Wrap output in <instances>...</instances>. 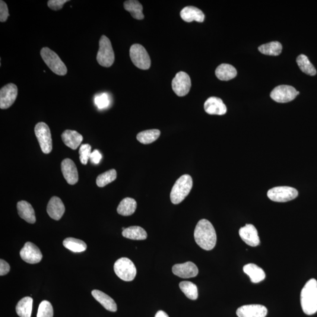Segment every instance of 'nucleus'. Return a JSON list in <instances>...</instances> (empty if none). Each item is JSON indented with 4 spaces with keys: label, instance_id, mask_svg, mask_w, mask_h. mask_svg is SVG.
Returning <instances> with one entry per match:
<instances>
[{
    "label": "nucleus",
    "instance_id": "f257e3e1",
    "mask_svg": "<svg viewBox=\"0 0 317 317\" xmlns=\"http://www.w3.org/2000/svg\"><path fill=\"white\" fill-rule=\"evenodd\" d=\"M194 237L198 246L208 251L214 249L216 244L217 236L214 228L211 222L206 219H202L198 222L195 228Z\"/></svg>",
    "mask_w": 317,
    "mask_h": 317
},
{
    "label": "nucleus",
    "instance_id": "f03ea898",
    "mask_svg": "<svg viewBox=\"0 0 317 317\" xmlns=\"http://www.w3.org/2000/svg\"><path fill=\"white\" fill-rule=\"evenodd\" d=\"M301 304L307 315H313L317 312V281L311 279L304 285L301 292Z\"/></svg>",
    "mask_w": 317,
    "mask_h": 317
},
{
    "label": "nucleus",
    "instance_id": "7ed1b4c3",
    "mask_svg": "<svg viewBox=\"0 0 317 317\" xmlns=\"http://www.w3.org/2000/svg\"><path fill=\"white\" fill-rule=\"evenodd\" d=\"M193 186L192 177L184 174L176 180L170 193V200L174 205L179 204L188 196Z\"/></svg>",
    "mask_w": 317,
    "mask_h": 317
},
{
    "label": "nucleus",
    "instance_id": "20e7f679",
    "mask_svg": "<svg viewBox=\"0 0 317 317\" xmlns=\"http://www.w3.org/2000/svg\"><path fill=\"white\" fill-rule=\"evenodd\" d=\"M41 56L49 68L55 74L65 75L67 73V68L56 53L47 47L41 50Z\"/></svg>",
    "mask_w": 317,
    "mask_h": 317
},
{
    "label": "nucleus",
    "instance_id": "39448f33",
    "mask_svg": "<svg viewBox=\"0 0 317 317\" xmlns=\"http://www.w3.org/2000/svg\"><path fill=\"white\" fill-rule=\"evenodd\" d=\"M97 59L99 64L104 67L108 68L115 61V54L110 41L106 36L101 37L100 40V49L97 53Z\"/></svg>",
    "mask_w": 317,
    "mask_h": 317
},
{
    "label": "nucleus",
    "instance_id": "423d86ee",
    "mask_svg": "<svg viewBox=\"0 0 317 317\" xmlns=\"http://www.w3.org/2000/svg\"><path fill=\"white\" fill-rule=\"evenodd\" d=\"M114 271L119 278L125 281L134 280L136 275L135 265L131 260L120 258L114 264Z\"/></svg>",
    "mask_w": 317,
    "mask_h": 317
},
{
    "label": "nucleus",
    "instance_id": "0eeeda50",
    "mask_svg": "<svg viewBox=\"0 0 317 317\" xmlns=\"http://www.w3.org/2000/svg\"><path fill=\"white\" fill-rule=\"evenodd\" d=\"M133 63L139 69L147 70L151 67V61L147 50L141 44L132 45L129 51Z\"/></svg>",
    "mask_w": 317,
    "mask_h": 317
},
{
    "label": "nucleus",
    "instance_id": "6e6552de",
    "mask_svg": "<svg viewBox=\"0 0 317 317\" xmlns=\"http://www.w3.org/2000/svg\"><path fill=\"white\" fill-rule=\"evenodd\" d=\"M34 132L43 153H51L53 150V141L49 126L44 122L38 123L35 127Z\"/></svg>",
    "mask_w": 317,
    "mask_h": 317
},
{
    "label": "nucleus",
    "instance_id": "1a4fd4ad",
    "mask_svg": "<svg viewBox=\"0 0 317 317\" xmlns=\"http://www.w3.org/2000/svg\"><path fill=\"white\" fill-rule=\"evenodd\" d=\"M299 192L296 189L289 186H278L269 189L268 198L275 202H287L296 199Z\"/></svg>",
    "mask_w": 317,
    "mask_h": 317
},
{
    "label": "nucleus",
    "instance_id": "9d476101",
    "mask_svg": "<svg viewBox=\"0 0 317 317\" xmlns=\"http://www.w3.org/2000/svg\"><path fill=\"white\" fill-rule=\"evenodd\" d=\"M294 87L289 85H280L271 91L270 97L272 100L278 103H287L293 101L299 95Z\"/></svg>",
    "mask_w": 317,
    "mask_h": 317
},
{
    "label": "nucleus",
    "instance_id": "9b49d317",
    "mask_svg": "<svg viewBox=\"0 0 317 317\" xmlns=\"http://www.w3.org/2000/svg\"><path fill=\"white\" fill-rule=\"evenodd\" d=\"M172 86L174 93L177 96L184 97L189 93L191 88V79L189 75L185 72L177 73L172 82Z\"/></svg>",
    "mask_w": 317,
    "mask_h": 317
},
{
    "label": "nucleus",
    "instance_id": "f8f14e48",
    "mask_svg": "<svg viewBox=\"0 0 317 317\" xmlns=\"http://www.w3.org/2000/svg\"><path fill=\"white\" fill-rule=\"evenodd\" d=\"M17 87L14 84H8L0 91V108L6 109L12 106L17 99Z\"/></svg>",
    "mask_w": 317,
    "mask_h": 317
},
{
    "label": "nucleus",
    "instance_id": "ddd939ff",
    "mask_svg": "<svg viewBox=\"0 0 317 317\" xmlns=\"http://www.w3.org/2000/svg\"><path fill=\"white\" fill-rule=\"evenodd\" d=\"M20 256L23 261L29 264H37L41 262L43 255L40 249L34 244L27 242L20 251Z\"/></svg>",
    "mask_w": 317,
    "mask_h": 317
},
{
    "label": "nucleus",
    "instance_id": "4468645a",
    "mask_svg": "<svg viewBox=\"0 0 317 317\" xmlns=\"http://www.w3.org/2000/svg\"><path fill=\"white\" fill-rule=\"evenodd\" d=\"M267 309L260 304H250L240 307L236 312L239 317H265L267 315Z\"/></svg>",
    "mask_w": 317,
    "mask_h": 317
},
{
    "label": "nucleus",
    "instance_id": "2eb2a0df",
    "mask_svg": "<svg viewBox=\"0 0 317 317\" xmlns=\"http://www.w3.org/2000/svg\"><path fill=\"white\" fill-rule=\"evenodd\" d=\"M239 235L244 242L251 247L258 246L261 242L258 230L255 226L251 224H247L245 226L241 227Z\"/></svg>",
    "mask_w": 317,
    "mask_h": 317
},
{
    "label": "nucleus",
    "instance_id": "dca6fc26",
    "mask_svg": "<svg viewBox=\"0 0 317 317\" xmlns=\"http://www.w3.org/2000/svg\"><path fill=\"white\" fill-rule=\"evenodd\" d=\"M172 271L174 275L182 278L195 277L199 273L197 266L191 262L174 265Z\"/></svg>",
    "mask_w": 317,
    "mask_h": 317
},
{
    "label": "nucleus",
    "instance_id": "f3484780",
    "mask_svg": "<svg viewBox=\"0 0 317 317\" xmlns=\"http://www.w3.org/2000/svg\"><path fill=\"white\" fill-rule=\"evenodd\" d=\"M61 170L63 177L69 185H74L78 182L77 168L70 158H66L62 161Z\"/></svg>",
    "mask_w": 317,
    "mask_h": 317
},
{
    "label": "nucleus",
    "instance_id": "a211bd4d",
    "mask_svg": "<svg viewBox=\"0 0 317 317\" xmlns=\"http://www.w3.org/2000/svg\"><path fill=\"white\" fill-rule=\"evenodd\" d=\"M204 108L210 115H223L227 112V107L220 98L212 97L206 100Z\"/></svg>",
    "mask_w": 317,
    "mask_h": 317
},
{
    "label": "nucleus",
    "instance_id": "6ab92c4d",
    "mask_svg": "<svg viewBox=\"0 0 317 317\" xmlns=\"http://www.w3.org/2000/svg\"><path fill=\"white\" fill-rule=\"evenodd\" d=\"M65 206L61 199L53 196L50 199L48 204L47 211L48 214L53 219L59 220L61 219L62 215L65 213Z\"/></svg>",
    "mask_w": 317,
    "mask_h": 317
},
{
    "label": "nucleus",
    "instance_id": "aec40b11",
    "mask_svg": "<svg viewBox=\"0 0 317 317\" xmlns=\"http://www.w3.org/2000/svg\"><path fill=\"white\" fill-rule=\"evenodd\" d=\"M180 16L184 21L188 23H191L193 21L202 23L205 18L204 12L201 9L193 6H188L184 8L180 12Z\"/></svg>",
    "mask_w": 317,
    "mask_h": 317
},
{
    "label": "nucleus",
    "instance_id": "412c9836",
    "mask_svg": "<svg viewBox=\"0 0 317 317\" xmlns=\"http://www.w3.org/2000/svg\"><path fill=\"white\" fill-rule=\"evenodd\" d=\"M62 140L66 146L73 150H76L83 141V136L72 130H66L61 135Z\"/></svg>",
    "mask_w": 317,
    "mask_h": 317
},
{
    "label": "nucleus",
    "instance_id": "4be33fe9",
    "mask_svg": "<svg viewBox=\"0 0 317 317\" xmlns=\"http://www.w3.org/2000/svg\"><path fill=\"white\" fill-rule=\"evenodd\" d=\"M18 213L20 217L28 223H36V217L33 206L29 203L22 201L17 204Z\"/></svg>",
    "mask_w": 317,
    "mask_h": 317
},
{
    "label": "nucleus",
    "instance_id": "5701e85b",
    "mask_svg": "<svg viewBox=\"0 0 317 317\" xmlns=\"http://www.w3.org/2000/svg\"><path fill=\"white\" fill-rule=\"evenodd\" d=\"M243 271L248 275L253 283H259L264 280L265 274L262 268L256 264L250 263L244 266Z\"/></svg>",
    "mask_w": 317,
    "mask_h": 317
},
{
    "label": "nucleus",
    "instance_id": "b1692460",
    "mask_svg": "<svg viewBox=\"0 0 317 317\" xmlns=\"http://www.w3.org/2000/svg\"><path fill=\"white\" fill-rule=\"evenodd\" d=\"M92 295L105 309L111 312H116L117 306L115 301L107 294L103 293V291L94 290L92 291Z\"/></svg>",
    "mask_w": 317,
    "mask_h": 317
},
{
    "label": "nucleus",
    "instance_id": "393cba45",
    "mask_svg": "<svg viewBox=\"0 0 317 317\" xmlns=\"http://www.w3.org/2000/svg\"><path fill=\"white\" fill-rule=\"evenodd\" d=\"M215 75L221 81H229L236 77L237 72L233 66L222 63L215 69Z\"/></svg>",
    "mask_w": 317,
    "mask_h": 317
},
{
    "label": "nucleus",
    "instance_id": "a878e982",
    "mask_svg": "<svg viewBox=\"0 0 317 317\" xmlns=\"http://www.w3.org/2000/svg\"><path fill=\"white\" fill-rule=\"evenodd\" d=\"M136 207H137V203L135 199L126 198L120 202L117 208V211L120 215L128 216L135 213Z\"/></svg>",
    "mask_w": 317,
    "mask_h": 317
},
{
    "label": "nucleus",
    "instance_id": "bb28decb",
    "mask_svg": "<svg viewBox=\"0 0 317 317\" xmlns=\"http://www.w3.org/2000/svg\"><path fill=\"white\" fill-rule=\"evenodd\" d=\"M122 236L131 240H144L147 239L148 234L141 227L131 226L123 230Z\"/></svg>",
    "mask_w": 317,
    "mask_h": 317
},
{
    "label": "nucleus",
    "instance_id": "cd10ccee",
    "mask_svg": "<svg viewBox=\"0 0 317 317\" xmlns=\"http://www.w3.org/2000/svg\"><path fill=\"white\" fill-rule=\"evenodd\" d=\"M33 300L30 297L21 299L16 306V312L20 317H31Z\"/></svg>",
    "mask_w": 317,
    "mask_h": 317
},
{
    "label": "nucleus",
    "instance_id": "c85d7f7f",
    "mask_svg": "<svg viewBox=\"0 0 317 317\" xmlns=\"http://www.w3.org/2000/svg\"><path fill=\"white\" fill-rule=\"evenodd\" d=\"M123 5H124V8L126 10L131 13L133 18L139 20L144 18V15L142 12V5L138 1L129 0V1H125Z\"/></svg>",
    "mask_w": 317,
    "mask_h": 317
},
{
    "label": "nucleus",
    "instance_id": "c756f323",
    "mask_svg": "<svg viewBox=\"0 0 317 317\" xmlns=\"http://www.w3.org/2000/svg\"><path fill=\"white\" fill-rule=\"evenodd\" d=\"M63 245L65 248L74 253H81L87 250V246L83 241L75 239V238H66L63 242Z\"/></svg>",
    "mask_w": 317,
    "mask_h": 317
},
{
    "label": "nucleus",
    "instance_id": "7c9ffc66",
    "mask_svg": "<svg viewBox=\"0 0 317 317\" xmlns=\"http://www.w3.org/2000/svg\"><path fill=\"white\" fill-rule=\"evenodd\" d=\"M160 132L158 129H150L139 133L136 138L143 144H150L159 137Z\"/></svg>",
    "mask_w": 317,
    "mask_h": 317
},
{
    "label": "nucleus",
    "instance_id": "2f4dec72",
    "mask_svg": "<svg viewBox=\"0 0 317 317\" xmlns=\"http://www.w3.org/2000/svg\"><path fill=\"white\" fill-rule=\"evenodd\" d=\"M282 45L278 41L263 44L259 47L260 52L264 55L277 56L282 52Z\"/></svg>",
    "mask_w": 317,
    "mask_h": 317
},
{
    "label": "nucleus",
    "instance_id": "473e14b6",
    "mask_svg": "<svg viewBox=\"0 0 317 317\" xmlns=\"http://www.w3.org/2000/svg\"><path fill=\"white\" fill-rule=\"evenodd\" d=\"M297 62L301 70L305 74L311 76L316 75L317 71L315 66L310 62L308 57L305 55L301 54L298 56Z\"/></svg>",
    "mask_w": 317,
    "mask_h": 317
},
{
    "label": "nucleus",
    "instance_id": "72a5a7b5",
    "mask_svg": "<svg viewBox=\"0 0 317 317\" xmlns=\"http://www.w3.org/2000/svg\"><path fill=\"white\" fill-rule=\"evenodd\" d=\"M179 287L188 299L192 300H197L198 290L196 284L190 281H182L179 284Z\"/></svg>",
    "mask_w": 317,
    "mask_h": 317
},
{
    "label": "nucleus",
    "instance_id": "f704fd0d",
    "mask_svg": "<svg viewBox=\"0 0 317 317\" xmlns=\"http://www.w3.org/2000/svg\"><path fill=\"white\" fill-rule=\"evenodd\" d=\"M116 171L115 169L106 171L98 176L96 180L97 185L100 188H104L113 182L116 179Z\"/></svg>",
    "mask_w": 317,
    "mask_h": 317
},
{
    "label": "nucleus",
    "instance_id": "c9c22d12",
    "mask_svg": "<svg viewBox=\"0 0 317 317\" xmlns=\"http://www.w3.org/2000/svg\"><path fill=\"white\" fill-rule=\"evenodd\" d=\"M53 311L52 304L44 300L41 302L38 310L37 317H53Z\"/></svg>",
    "mask_w": 317,
    "mask_h": 317
},
{
    "label": "nucleus",
    "instance_id": "e433bc0d",
    "mask_svg": "<svg viewBox=\"0 0 317 317\" xmlns=\"http://www.w3.org/2000/svg\"><path fill=\"white\" fill-rule=\"evenodd\" d=\"M79 160L82 164H87L89 159H90L91 147L89 144H84L81 146L79 151Z\"/></svg>",
    "mask_w": 317,
    "mask_h": 317
},
{
    "label": "nucleus",
    "instance_id": "4c0bfd02",
    "mask_svg": "<svg viewBox=\"0 0 317 317\" xmlns=\"http://www.w3.org/2000/svg\"><path fill=\"white\" fill-rule=\"evenodd\" d=\"M95 103L98 109H106L109 106L110 104L109 95L106 93H103L97 95L95 98Z\"/></svg>",
    "mask_w": 317,
    "mask_h": 317
},
{
    "label": "nucleus",
    "instance_id": "58836bf2",
    "mask_svg": "<svg viewBox=\"0 0 317 317\" xmlns=\"http://www.w3.org/2000/svg\"><path fill=\"white\" fill-rule=\"evenodd\" d=\"M68 0H50L48 1V6L53 10L58 11L62 8L63 5Z\"/></svg>",
    "mask_w": 317,
    "mask_h": 317
},
{
    "label": "nucleus",
    "instance_id": "ea45409f",
    "mask_svg": "<svg viewBox=\"0 0 317 317\" xmlns=\"http://www.w3.org/2000/svg\"><path fill=\"white\" fill-rule=\"evenodd\" d=\"M9 17L8 6L4 1H0V21L4 23Z\"/></svg>",
    "mask_w": 317,
    "mask_h": 317
},
{
    "label": "nucleus",
    "instance_id": "a19ab883",
    "mask_svg": "<svg viewBox=\"0 0 317 317\" xmlns=\"http://www.w3.org/2000/svg\"><path fill=\"white\" fill-rule=\"evenodd\" d=\"M9 270H10V266L8 263L4 260H0V275L2 276L8 274Z\"/></svg>",
    "mask_w": 317,
    "mask_h": 317
},
{
    "label": "nucleus",
    "instance_id": "79ce46f5",
    "mask_svg": "<svg viewBox=\"0 0 317 317\" xmlns=\"http://www.w3.org/2000/svg\"><path fill=\"white\" fill-rule=\"evenodd\" d=\"M102 159V155L98 150H94L91 155L90 160L91 162L97 164H99Z\"/></svg>",
    "mask_w": 317,
    "mask_h": 317
},
{
    "label": "nucleus",
    "instance_id": "37998d69",
    "mask_svg": "<svg viewBox=\"0 0 317 317\" xmlns=\"http://www.w3.org/2000/svg\"><path fill=\"white\" fill-rule=\"evenodd\" d=\"M155 317H169V316L167 315V314L163 312V311H158V312L157 313V315H155Z\"/></svg>",
    "mask_w": 317,
    "mask_h": 317
}]
</instances>
